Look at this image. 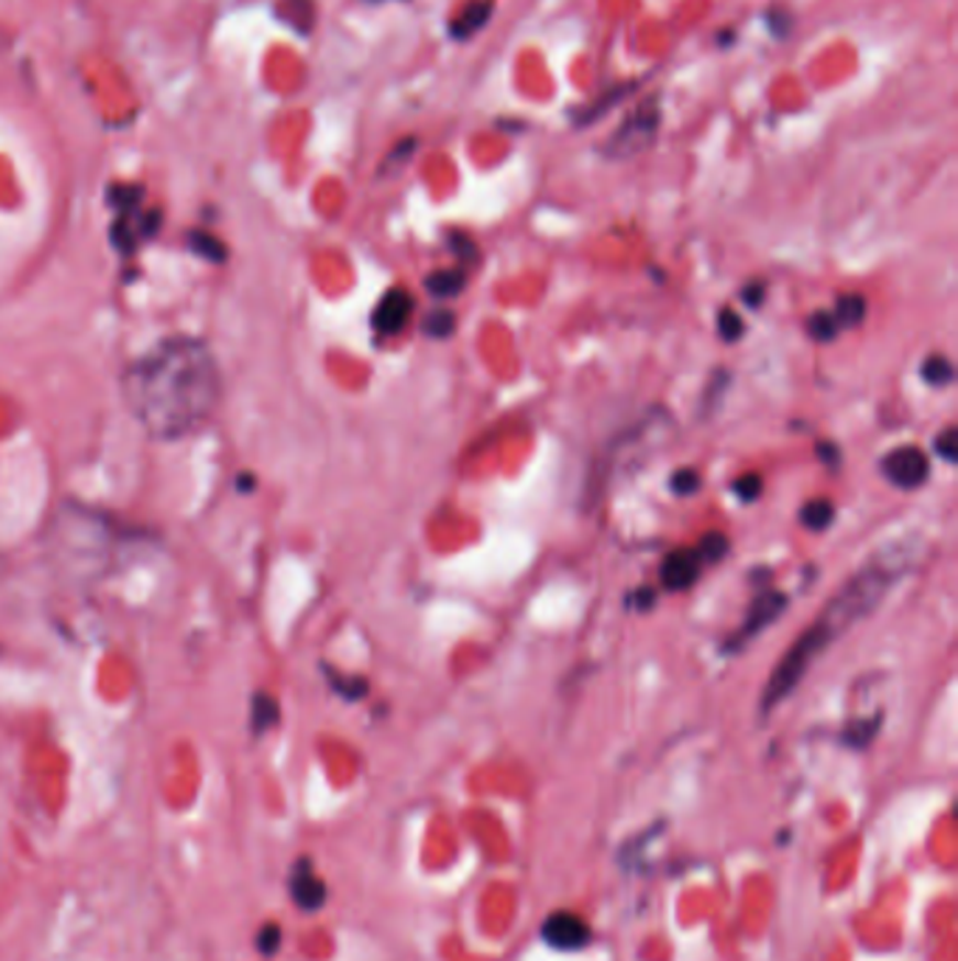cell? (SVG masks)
Segmentation results:
<instances>
[{
  "label": "cell",
  "instance_id": "cell-9",
  "mask_svg": "<svg viewBox=\"0 0 958 961\" xmlns=\"http://www.w3.org/2000/svg\"><path fill=\"white\" fill-rule=\"evenodd\" d=\"M701 565L703 560L694 549H678L672 554H667V560L661 565L663 588L672 590V594L692 588L697 576H701Z\"/></svg>",
  "mask_w": 958,
  "mask_h": 961
},
{
  "label": "cell",
  "instance_id": "cell-15",
  "mask_svg": "<svg viewBox=\"0 0 958 961\" xmlns=\"http://www.w3.org/2000/svg\"><path fill=\"white\" fill-rule=\"evenodd\" d=\"M866 312H869V303H866L863 296H844L838 301V307H835L833 316L840 329H851L863 323Z\"/></svg>",
  "mask_w": 958,
  "mask_h": 961
},
{
  "label": "cell",
  "instance_id": "cell-18",
  "mask_svg": "<svg viewBox=\"0 0 958 961\" xmlns=\"http://www.w3.org/2000/svg\"><path fill=\"white\" fill-rule=\"evenodd\" d=\"M728 549H731V540H728V534H723V531H712V534H706V538L701 540V545H697V554H701L703 563H719L725 554H728Z\"/></svg>",
  "mask_w": 958,
  "mask_h": 961
},
{
  "label": "cell",
  "instance_id": "cell-1",
  "mask_svg": "<svg viewBox=\"0 0 958 961\" xmlns=\"http://www.w3.org/2000/svg\"><path fill=\"white\" fill-rule=\"evenodd\" d=\"M135 422L161 442L191 437L220 402L222 377L214 354L195 338H169L130 363L121 379Z\"/></svg>",
  "mask_w": 958,
  "mask_h": 961
},
{
  "label": "cell",
  "instance_id": "cell-3",
  "mask_svg": "<svg viewBox=\"0 0 958 961\" xmlns=\"http://www.w3.org/2000/svg\"><path fill=\"white\" fill-rule=\"evenodd\" d=\"M658 121H661V113H658L656 101H647V104L632 110V113L616 126V133L607 139L605 144L607 158H616V161L632 158V155H638L641 150H647L658 133Z\"/></svg>",
  "mask_w": 958,
  "mask_h": 961
},
{
  "label": "cell",
  "instance_id": "cell-13",
  "mask_svg": "<svg viewBox=\"0 0 958 961\" xmlns=\"http://www.w3.org/2000/svg\"><path fill=\"white\" fill-rule=\"evenodd\" d=\"M799 520H801V526H804V529L826 531V529H829V526H833V520H835L833 500H826V498L810 500V504L804 506V509H801V512H799Z\"/></svg>",
  "mask_w": 958,
  "mask_h": 961
},
{
  "label": "cell",
  "instance_id": "cell-23",
  "mask_svg": "<svg viewBox=\"0 0 958 961\" xmlns=\"http://www.w3.org/2000/svg\"><path fill=\"white\" fill-rule=\"evenodd\" d=\"M936 453L945 459L947 464H953L958 459V437L956 428H947L939 439H936Z\"/></svg>",
  "mask_w": 958,
  "mask_h": 961
},
{
  "label": "cell",
  "instance_id": "cell-4",
  "mask_svg": "<svg viewBox=\"0 0 958 961\" xmlns=\"http://www.w3.org/2000/svg\"><path fill=\"white\" fill-rule=\"evenodd\" d=\"M880 473L891 487L920 489L931 478V462L920 448H896L880 459Z\"/></svg>",
  "mask_w": 958,
  "mask_h": 961
},
{
  "label": "cell",
  "instance_id": "cell-7",
  "mask_svg": "<svg viewBox=\"0 0 958 961\" xmlns=\"http://www.w3.org/2000/svg\"><path fill=\"white\" fill-rule=\"evenodd\" d=\"M290 897L293 903L301 910L312 914V910H321L327 903V883L318 877V872L312 869V860L301 858L293 866L290 872Z\"/></svg>",
  "mask_w": 958,
  "mask_h": 961
},
{
  "label": "cell",
  "instance_id": "cell-5",
  "mask_svg": "<svg viewBox=\"0 0 958 961\" xmlns=\"http://www.w3.org/2000/svg\"><path fill=\"white\" fill-rule=\"evenodd\" d=\"M788 594H782V590H764V594H759L757 599H753V605L748 607V616H745L742 627H739L737 632L731 636V641H728V650H742L748 641H753L762 630H768L770 625H773L779 616L788 610Z\"/></svg>",
  "mask_w": 958,
  "mask_h": 961
},
{
  "label": "cell",
  "instance_id": "cell-12",
  "mask_svg": "<svg viewBox=\"0 0 958 961\" xmlns=\"http://www.w3.org/2000/svg\"><path fill=\"white\" fill-rule=\"evenodd\" d=\"M880 726H883V715L860 717V720H851L849 726L844 728V742L849 748H855V751H863V748H869L871 742H874V737H877V731H880Z\"/></svg>",
  "mask_w": 958,
  "mask_h": 961
},
{
  "label": "cell",
  "instance_id": "cell-6",
  "mask_svg": "<svg viewBox=\"0 0 958 961\" xmlns=\"http://www.w3.org/2000/svg\"><path fill=\"white\" fill-rule=\"evenodd\" d=\"M540 936L542 942L551 945L554 950H582L591 942L593 930L574 910H554L542 923Z\"/></svg>",
  "mask_w": 958,
  "mask_h": 961
},
{
  "label": "cell",
  "instance_id": "cell-8",
  "mask_svg": "<svg viewBox=\"0 0 958 961\" xmlns=\"http://www.w3.org/2000/svg\"><path fill=\"white\" fill-rule=\"evenodd\" d=\"M414 316V296L408 290H388L377 310L372 312V323L379 335H397Z\"/></svg>",
  "mask_w": 958,
  "mask_h": 961
},
{
  "label": "cell",
  "instance_id": "cell-26",
  "mask_svg": "<svg viewBox=\"0 0 958 961\" xmlns=\"http://www.w3.org/2000/svg\"><path fill=\"white\" fill-rule=\"evenodd\" d=\"M450 247H453L455 251V256H459V259H467V262H475V256H478V251H475V245L473 242L467 240V236H453V240H450Z\"/></svg>",
  "mask_w": 958,
  "mask_h": 961
},
{
  "label": "cell",
  "instance_id": "cell-14",
  "mask_svg": "<svg viewBox=\"0 0 958 961\" xmlns=\"http://www.w3.org/2000/svg\"><path fill=\"white\" fill-rule=\"evenodd\" d=\"M922 379L934 388L950 386L953 379H956V368H953L950 357H945V354H931V357L922 363Z\"/></svg>",
  "mask_w": 958,
  "mask_h": 961
},
{
  "label": "cell",
  "instance_id": "cell-25",
  "mask_svg": "<svg viewBox=\"0 0 958 961\" xmlns=\"http://www.w3.org/2000/svg\"><path fill=\"white\" fill-rule=\"evenodd\" d=\"M334 689L343 692V697H349V700H357V697L366 695V681H360V677H334Z\"/></svg>",
  "mask_w": 958,
  "mask_h": 961
},
{
  "label": "cell",
  "instance_id": "cell-19",
  "mask_svg": "<svg viewBox=\"0 0 958 961\" xmlns=\"http://www.w3.org/2000/svg\"><path fill=\"white\" fill-rule=\"evenodd\" d=\"M717 329H719V338L728 343H737L739 338L745 335V321L742 316H739L734 307H723V310L717 312Z\"/></svg>",
  "mask_w": 958,
  "mask_h": 961
},
{
  "label": "cell",
  "instance_id": "cell-29",
  "mask_svg": "<svg viewBox=\"0 0 958 961\" xmlns=\"http://www.w3.org/2000/svg\"><path fill=\"white\" fill-rule=\"evenodd\" d=\"M818 455H821V462L833 464V467L840 462V450H838V444H833V442L818 444Z\"/></svg>",
  "mask_w": 958,
  "mask_h": 961
},
{
  "label": "cell",
  "instance_id": "cell-16",
  "mask_svg": "<svg viewBox=\"0 0 958 961\" xmlns=\"http://www.w3.org/2000/svg\"><path fill=\"white\" fill-rule=\"evenodd\" d=\"M807 332L818 343H829L840 335V327H838V321H835L833 312L818 310L807 318Z\"/></svg>",
  "mask_w": 958,
  "mask_h": 961
},
{
  "label": "cell",
  "instance_id": "cell-28",
  "mask_svg": "<svg viewBox=\"0 0 958 961\" xmlns=\"http://www.w3.org/2000/svg\"><path fill=\"white\" fill-rule=\"evenodd\" d=\"M652 605H656V594L650 588L632 590L630 599H627V607H636V610H650Z\"/></svg>",
  "mask_w": 958,
  "mask_h": 961
},
{
  "label": "cell",
  "instance_id": "cell-2",
  "mask_svg": "<svg viewBox=\"0 0 958 961\" xmlns=\"http://www.w3.org/2000/svg\"><path fill=\"white\" fill-rule=\"evenodd\" d=\"M916 554H920V543L916 538L896 540V543L885 545V549L877 551L869 563L860 571H855L844 588L826 601L824 610L818 614V619L801 632L795 644L784 652V658L779 661L773 672L768 677V686L762 692V700H759V715L768 717L775 706H782L790 695L795 692V686L801 683V677L807 675L810 666H813L815 658L824 650L835 644V641L849 632L851 627L863 621L866 616H871L880 607V601L891 594L896 582L909 574L916 563Z\"/></svg>",
  "mask_w": 958,
  "mask_h": 961
},
{
  "label": "cell",
  "instance_id": "cell-17",
  "mask_svg": "<svg viewBox=\"0 0 958 961\" xmlns=\"http://www.w3.org/2000/svg\"><path fill=\"white\" fill-rule=\"evenodd\" d=\"M422 329H425V335L439 338V341H442V338H450L455 332V312L439 307V310H433L425 316Z\"/></svg>",
  "mask_w": 958,
  "mask_h": 961
},
{
  "label": "cell",
  "instance_id": "cell-20",
  "mask_svg": "<svg viewBox=\"0 0 958 961\" xmlns=\"http://www.w3.org/2000/svg\"><path fill=\"white\" fill-rule=\"evenodd\" d=\"M701 473L692 467H681L675 470V473L669 475V489L675 495H681V498H686V495H694L697 489H701Z\"/></svg>",
  "mask_w": 958,
  "mask_h": 961
},
{
  "label": "cell",
  "instance_id": "cell-10",
  "mask_svg": "<svg viewBox=\"0 0 958 961\" xmlns=\"http://www.w3.org/2000/svg\"><path fill=\"white\" fill-rule=\"evenodd\" d=\"M492 12H495V0H470L467 7L461 9L450 23V34L455 40H470L489 23Z\"/></svg>",
  "mask_w": 958,
  "mask_h": 961
},
{
  "label": "cell",
  "instance_id": "cell-22",
  "mask_svg": "<svg viewBox=\"0 0 958 961\" xmlns=\"http://www.w3.org/2000/svg\"><path fill=\"white\" fill-rule=\"evenodd\" d=\"M731 489L739 500H745V504H753V500L762 495V478H759V475H742L739 481H734Z\"/></svg>",
  "mask_w": 958,
  "mask_h": 961
},
{
  "label": "cell",
  "instance_id": "cell-24",
  "mask_svg": "<svg viewBox=\"0 0 958 961\" xmlns=\"http://www.w3.org/2000/svg\"><path fill=\"white\" fill-rule=\"evenodd\" d=\"M278 942H282V928H278V925H265V930H262V934H258V939H256L258 950H262V953H265V956L276 953Z\"/></svg>",
  "mask_w": 958,
  "mask_h": 961
},
{
  "label": "cell",
  "instance_id": "cell-21",
  "mask_svg": "<svg viewBox=\"0 0 958 961\" xmlns=\"http://www.w3.org/2000/svg\"><path fill=\"white\" fill-rule=\"evenodd\" d=\"M276 700H271V697H256V706H253V728L256 731H265V728H271L273 722H276Z\"/></svg>",
  "mask_w": 958,
  "mask_h": 961
},
{
  "label": "cell",
  "instance_id": "cell-27",
  "mask_svg": "<svg viewBox=\"0 0 958 961\" xmlns=\"http://www.w3.org/2000/svg\"><path fill=\"white\" fill-rule=\"evenodd\" d=\"M764 292H768L764 281H750V285L742 290V301L748 303V307H762Z\"/></svg>",
  "mask_w": 958,
  "mask_h": 961
},
{
  "label": "cell",
  "instance_id": "cell-11",
  "mask_svg": "<svg viewBox=\"0 0 958 961\" xmlns=\"http://www.w3.org/2000/svg\"><path fill=\"white\" fill-rule=\"evenodd\" d=\"M464 285H467L464 270H436L425 278V287L436 301H450V298L461 296Z\"/></svg>",
  "mask_w": 958,
  "mask_h": 961
}]
</instances>
